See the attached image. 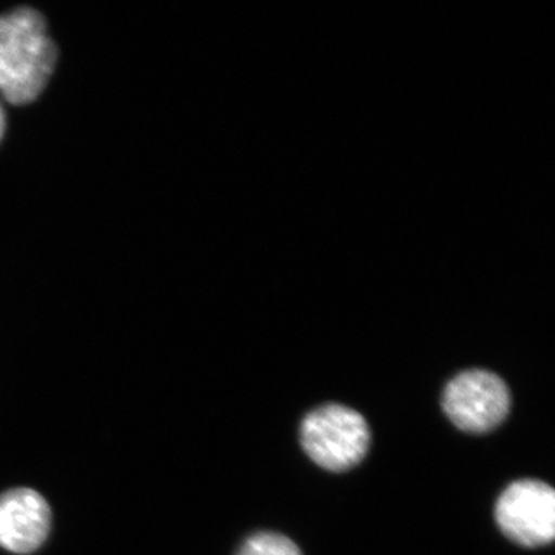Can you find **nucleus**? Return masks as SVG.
<instances>
[{
    "mask_svg": "<svg viewBox=\"0 0 555 555\" xmlns=\"http://www.w3.org/2000/svg\"><path fill=\"white\" fill-rule=\"evenodd\" d=\"M51 507L30 488H14L0 494V547L9 553H36L49 539Z\"/></svg>",
    "mask_w": 555,
    "mask_h": 555,
    "instance_id": "5",
    "label": "nucleus"
},
{
    "mask_svg": "<svg viewBox=\"0 0 555 555\" xmlns=\"http://www.w3.org/2000/svg\"><path fill=\"white\" fill-rule=\"evenodd\" d=\"M5 129H7L5 109H3L2 104H0V141H2L3 134H5Z\"/></svg>",
    "mask_w": 555,
    "mask_h": 555,
    "instance_id": "7",
    "label": "nucleus"
},
{
    "mask_svg": "<svg viewBox=\"0 0 555 555\" xmlns=\"http://www.w3.org/2000/svg\"><path fill=\"white\" fill-rule=\"evenodd\" d=\"M57 64V47L39 11L0 14V93L13 105L38 100Z\"/></svg>",
    "mask_w": 555,
    "mask_h": 555,
    "instance_id": "1",
    "label": "nucleus"
},
{
    "mask_svg": "<svg viewBox=\"0 0 555 555\" xmlns=\"http://www.w3.org/2000/svg\"><path fill=\"white\" fill-rule=\"evenodd\" d=\"M369 443L371 430L366 420L341 404L317 408L302 420V449L324 469H352L367 454Z\"/></svg>",
    "mask_w": 555,
    "mask_h": 555,
    "instance_id": "2",
    "label": "nucleus"
},
{
    "mask_svg": "<svg viewBox=\"0 0 555 555\" xmlns=\"http://www.w3.org/2000/svg\"><path fill=\"white\" fill-rule=\"evenodd\" d=\"M495 520L517 545H550L555 537L554 489L539 480L514 481L496 500Z\"/></svg>",
    "mask_w": 555,
    "mask_h": 555,
    "instance_id": "4",
    "label": "nucleus"
},
{
    "mask_svg": "<svg viewBox=\"0 0 555 555\" xmlns=\"http://www.w3.org/2000/svg\"><path fill=\"white\" fill-rule=\"evenodd\" d=\"M511 396L506 383L486 371H466L448 383L443 411L459 429L486 434L502 425L509 414Z\"/></svg>",
    "mask_w": 555,
    "mask_h": 555,
    "instance_id": "3",
    "label": "nucleus"
},
{
    "mask_svg": "<svg viewBox=\"0 0 555 555\" xmlns=\"http://www.w3.org/2000/svg\"><path fill=\"white\" fill-rule=\"evenodd\" d=\"M238 555H302L299 547L287 537L275 532H259L248 537Z\"/></svg>",
    "mask_w": 555,
    "mask_h": 555,
    "instance_id": "6",
    "label": "nucleus"
}]
</instances>
